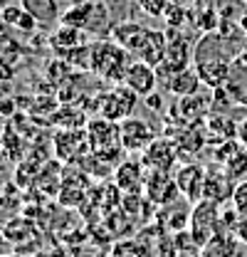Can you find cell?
Masks as SVG:
<instances>
[{
  "label": "cell",
  "instance_id": "cell-1",
  "mask_svg": "<svg viewBox=\"0 0 247 257\" xmlns=\"http://www.w3.org/2000/svg\"><path fill=\"white\" fill-rule=\"evenodd\" d=\"M60 23L72 25L77 30L89 32V35H96V37H106V35H111V30H114L111 13H109V8H106L104 0H79V3L69 5L62 13Z\"/></svg>",
  "mask_w": 247,
  "mask_h": 257
},
{
  "label": "cell",
  "instance_id": "cell-2",
  "mask_svg": "<svg viewBox=\"0 0 247 257\" xmlns=\"http://www.w3.org/2000/svg\"><path fill=\"white\" fill-rule=\"evenodd\" d=\"M134 62L131 55L116 40H96L92 42V72L109 82H124L129 64Z\"/></svg>",
  "mask_w": 247,
  "mask_h": 257
},
{
  "label": "cell",
  "instance_id": "cell-3",
  "mask_svg": "<svg viewBox=\"0 0 247 257\" xmlns=\"http://www.w3.org/2000/svg\"><path fill=\"white\" fill-rule=\"evenodd\" d=\"M136 104H139V94H136L134 89H129L124 82H119L116 87H111L109 92H104V94L99 96L96 111H99V116L121 124L124 119L134 116Z\"/></svg>",
  "mask_w": 247,
  "mask_h": 257
},
{
  "label": "cell",
  "instance_id": "cell-4",
  "mask_svg": "<svg viewBox=\"0 0 247 257\" xmlns=\"http://www.w3.org/2000/svg\"><path fill=\"white\" fill-rule=\"evenodd\" d=\"M87 139H89V151L99 156H116L121 149V128L116 121H109L104 116H96L87 121Z\"/></svg>",
  "mask_w": 247,
  "mask_h": 257
},
{
  "label": "cell",
  "instance_id": "cell-5",
  "mask_svg": "<svg viewBox=\"0 0 247 257\" xmlns=\"http://www.w3.org/2000/svg\"><path fill=\"white\" fill-rule=\"evenodd\" d=\"M121 149L124 151H131V154H144L151 144L156 141V131L144 119L139 116H129L124 119L121 124Z\"/></svg>",
  "mask_w": 247,
  "mask_h": 257
},
{
  "label": "cell",
  "instance_id": "cell-6",
  "mask_svg": "<svg viewBox=\"0 0 247 257\" xmlns=\"http://www.w3.org/2000/svg\"><path fill=\"white\" fill-rule=\"evenodd\" d=\"M198 50H203V47L198 45ZM195 69H198V74H200V79H203L205 87L220 89V87H225V82H227L230 62H227V57L210 55V52L205 50V57H195Z\"/></svg>",
  "mask_w": 247,
  "mask_h": 257
},
{
  "label": "cell",
  "instance_id": "cell-7",
  "mask_svg": "<svg viewBox=\"0 0 247 257\" xmlns=\"http://www.w3.org/2000/svg\"><path fill=\"white\" fill-rule=\"evenodd\" d=\"M144 193H146V198L154 205H168V203H173L181 195V188H178L176 178H171L166 171H149Z\"/></svg>",
  "mask_w": 247,
  "mask_h": 257
},
{
  "label": "cell",
  "instance_id": "cell-8",
  "mask_svg": "<svg viewBox=\"0 0 247 257\" xmlns=\"http://www.w3.org/2000/svg\"><path fill=\"white\" fill-rule=\"evenodd\" d=\"M124 84L129 89H134L139 96H149L156 92V84H158V69L151 64L141 62V60H134L129 64L126 74H124Z\"/></svg>",
  "mask_w": 247,
  "mask_h": 257
},
{
  "label": "cell",
  "instance_id": "cell-9",
  "mask_svg": "<svg viewBox=\"0 0 247 257\" xmlns=\"http://www.w3.org/2000/svg\"><path fill=\"white\" fill-rule=\"evenodd\" d=\"M217 227V210L213 200H205L200 203L195 210H193V220H190V237L195 245H205L213 235H215Z\"/></svg>",
  "mask_w": 247,
  "mask_h": 257
},
{
  "label": "cell",
  "instance_id": "cell-10",
  "mask_svg": "<svg viewBox=\"0 0 247 257\" xmlns=\"http://www.w3.org/2000/svg\"><path fill=\"white\" fill-rule=\"evenodd\" d=\"M178 161V149L173 141L168 139H156L154 144L144 151V159L141 163L146 166V171H171Z\"/></svg>",
  "mask_w": 247,
  "mask_h": 257
},
{
  "label": "cell",
  "instance_id": "cell-11",
  "mask_svg": "<svg viewBox=\"0 0 247 257\" xmlns=\"http://www.w3.org/2000/svg\"><path fill=\"white\" fill-rule=\"evenodd\" d=\"M190 60V50H188V42L183 37H178V30L168 32V47H166V57L158 67V74H166V77H173L176 72H181L188 67Z\"/></svg>",
  "mask_w": 247,
  "mask_h": 257
},
{
  "label": "cell",
  "instance_id": "cell-12",
  "mask_svg": "<svg viewBox=\"0 0 247 257\" xmlns=\"http://www.w3.org/2000/svg\"><path fill=\"white\" fill-rule=\"evenodd\" d=\"M166 47H168V35L149 28L144 40H141V45H139V50H136V55H134V60H141V62L151 64V67L158 69L163 57H166Z\"/></svg>",
  "mask_w": 247,
  "mask_h": 257
},
{
  "label": "cell",
  "instance_id": "cell-13",
  "mask_svg": "<svg viewBox=\"0 0 247 257\" xmlns=\"http://www.w3.org/2000/svg\"><path fill=\"white\" fill-rule=\"evenodd\" d=\"M146 166L141 163V161H126L121 163L119 168H116V173H114V183H116V188L126 195H136V193L144 191V186H146Z\"/></svg>",
  "mask_w": 247,
  "mask_h": 257
},
{
  "label": "cell",
  "instance_id": "cell-14",
  "mask_svg": "<svg viewBox=\"0 0 247 257\" xmlns=\"http://www.w3.org/2000/svg\"><path fill=\"white\" fill-rule=\"evenodd\" d=\"M55 149H57V156L62 161H77L79 159V151L89 149L87 131H82V128H64L55 139Z\"/></svg>",
  "mask_w": 247,
  "mask_h": 257
},
{
  "label": "cell",
  "instance_id": "cell-15",
  "mask_svg": "<svg viewBox=\"0 0 247 257\" xmlns=\"http://www.w3.org/2000/svg\"><path fill=\"white\" fill-rule=\"evenodd\" d=\"M3 20H5V30L18 32V35H32V32L40 30L37 20L23 8V3H18V5L5 3L3 5Z\"/></svg>",
  "mask_w": 247,
  "mask_h": 257
},
{
  "label": "cell",
  "instance_id": "cell-16",
  "mask_svg": "<svg viewBox=\"0 0 247 257\" xmlns=\"http://www.w3.org/2000/svg\"><path fill=\"white\" fill-rule=\"evenodd\" d=\"M176 183L181 188V195H185L188 200H198L203 198V191H205V171L198 163H188L178 171Z\"/></svg>",
  "mask_w": 247,
  "mask_h": 257
},
{
  "label": "cell",
  "instance_id": "cell-17",
  "mask_svg": "<svg viewBox=\"0 0 247 257\" xmlns=\"http://www.w3.org/2000/svg\"><path fill=\"white\" fill-rule=\"evenodd\" d=\"M84 30H77V28H72V25H64L60 23L57 25V30L50 35V47L60 55V57H67L72 50H77L79 45H84Z\"/></svg>",
  "mask_w": 247,
  "mask_h": 257
},
{
  "label": "cell",
  "instance_id": "cell-18",
  "mask_svg": "<svg viewBox=\"0 0 247 257\" xmlns=\"http://www.w3.org/2000/svg\"><path fill=\"white\" fill-rule=\"evenodd\" d=\"M20 3H23V8L30 13L32 18L37 20V25L42 30H47L55 23H60L62 10H60V3L57 0H20Z\"/></svg>",
  "mask_w": 247,
  "mask_h": 257
},
{
  "label": "cell",
  "instance_id": "cell-19",
  "mask_svg": "<svg viewBox=\"0 0 247 257\" xmlns=\"http://www.w3.org/2000/svg\"><path fill=\"white\" fill-rule=\"evenodd\" d=\"M200 84H203V79H200V74H198V69H181V72H176L173 77H168V92L173 96H195L200 92Z\"/></svg>",
  "mask_w": 247,
  "mask_h": 257
},
{
  "label": "cell",
  "instance_id": "cell-20",
  "mask_svg": "<svg viewBox=\"0 0 247 257\" xmlns=\"http://www.w3.org/2000/svg\"><path fill=\"white\" fill-rule=\"evenodd\" d=\"M25 55H28V47L13 32H8V30L0 32V64L3 67H13L15 69Z\"/></svg>",
  "mask_w": 247,
  "mask_h": 257
},
{
  "label": "cell",
  "instance_id": "cell-21",
  "mask_svg": "<svg viewBox=\"0 0 247 257\" xmlns=\"http://www.w3.org/2000/svg\"><path fill=\"white\" fill-rule=\"evenodd\" d=\"M163 20H166V28H168V30H181V28H185L188 20H193V13H190L185 5L171 3L168 10H166V15H163Z\"/></svg>",
  "mask_w": 247,
  "mask_h": 257
},
{
  "label": "cell",
  "instance_id": "cell-22",
  "mask_svg": "<svg viewBox=\"0 0 247 257\" xmlns=\"http://www.w3.org/2000/svg\"><path fill=\"white\" fill-rule=\"evenodd\" d=\"M139 10L146 15V18H154V20H163L171 0H136Z\"/></svg>",
  "mask_w": 247,
  "mask_h": 257
},
{
  "label": "cell",
  "instance_id": "cell-23",
  "mask_svg": "<svg viewBox=\"0 0 247 257\" xmlns=\"http://www.w3.org/2000/svg\"><path fill=\"white\" fill-rule=\"evenodd\" d=\"M111 257H149L146 255V247L136 240H126V242H119L114 247V255Z\"/></svg>",
  "mask_w": 247,
  "mask_h": 257
},
{
  "label": "cell",
  "instance_id": "cell-24",
  "mask_svg": "<svg viewBox=\"0 0 247 257\" xmlns=\"http://www.w3.org/2000/svg\"><path fill=\"white\" fill-rule=\"evenodd\" d=\"M232 208L240 218H247V181L232 191Z\"/></svg>",
  "mask_w": 247,
  "mask_h": 257
},
{
  "label": "cell",
  "instance_id": "cell-25",
  "mask_svg": "<svg viewBox=\"0 0 247 257\" xmlns=\"http://www.w3.org/2000/svg\"><path fill=\"white\" fill-rule=\"evenodd\" d=\"M18 114V101L13 96H0V119H13Z\"/></svg>",
  "mask_w": 247,
  "mask_h": 257
},
{
  "label": "cell",
  "instance_id": "cell-26",
  "mask_svg": "<svg viewBox=\"0 0 247 257\" xmlns=\"http://www.w3.org/2000/svg\"><path fill=\"white\" fill-rule=\"evenodd\" d=\"M232 232H235V240H240V242L247 245V218H240Z\"/></svg>",
  "mask_w": 247,
  "mask_h": 257
},
{
  "label": "cell",
  "instance_id": "cell-27",
  "mask_svg": "<svg viewBox=\"0 0 247 257\" xmlns=\"http://www.w3.org/2000/svg\"><path fill=\"white\" fill-rule=\"evenodd\" d=\"M171 3H176V5H185V8H190V5H193V0H171Z\"/></svg>",
  "mask_w": 247,
  "mask_h": 257
},
{
  "label": "cell",
  "instance_id": "cell-28",
  "mask_svg": "<svg viewBox=\"0 0 247 257\" xmlns=\"http://www.w3.org/2000/svg\"><path fill=\"white\" fill-rule=\"evenodd\" d=\"M5 30V20H3V3H0V32Z\"/></svg>",
  "mask_w": 247,
  "mask_h": 257
},
{
  "label": "cell",
  "instance_id": "cell-29",
  "mask_svg": "<svg viewBox=\"0 0 247 257\" xmlns=\"http://www.w3.org/2000/svg\"><path fill=\"white\" fill-rule=\"evenodd\" d=\"M0 257H20V255H0Z\"/></svg>",
  "mask_w": 247,
  "mask_h": 257
},
{
  "label": "cell",
  "instance_id": "cell-30",
  "mask_svg": "<svg viewBox=\"0 0 247 257\" xmlns=\"http://www.w3.org/2000/svg\"><path fill=\"white\" fill-rule=\"evenodd\" d=\"M0 3H3V5H5V3H10V0H0Z\"/></svg>",
  "mask_w": 247,
  "mask_h": 257
}]
</instances>
